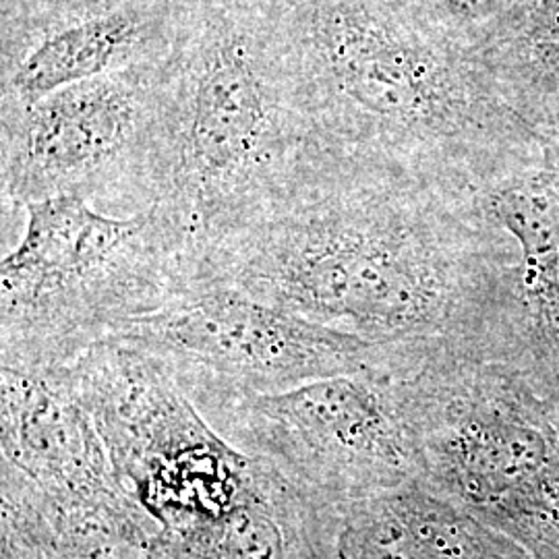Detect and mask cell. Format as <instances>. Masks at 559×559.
Returning a JSON list of instances; mask_svg holds the SVG:
<instances>
[{
	"mask_svg": "<svg viewBox=\"0 0 559 559\" xmlns=\"http://www.w3.org/2000/svg\"><path fill=\"white\" fill-rule=\"evenodd\" d=\"M452 267L436 224L371 162L323 147L276 200L201 249L193 276L376 346L445 325Z\"/></svg>",
	"mask_w": 559,
	"mask_h": 559,
	"instance_id": "1",
	"label": "cell"
},
{
	"mask_svg": "<svg viewBox=\"0 0 559 559\" xmlns=\"http://www.w3.org/2000/svg\"><path fill=\"white\" fill-rule=\"evenodd\" d=\"M323 147L270 2L191 0L166 62L150 205L179 224L193 258L276 200Z\"/></svg>",
	"mask_w": 559,
	"mask_h": 559,
	"instance_id": "2",
	"label": "cell"
},
{
	"mask_svg": "<svg viewBox=\"0 0 559 559\" xmlns=\"http://www.w3.org/2000/svg\"><path fill=\"white\" fill-rule=\"evenodd\" d=\"M23 212V237L0 265V365H67L193 280L191 242L158 205L112 218L59 195Z\"/></svg>",
	"mask_w": 559,
	"mask_h": 559,
	"instance_id": "3",
	"label": "cell"
},
{
	"mask_svg": "<svg viewBox=\"0 0 559 559\" xmlns=\"http://www.w3.org/2000/svg\"><path fill=\"white\" fill-rule=\"evenodd\" d=\"M321 143L367 158L378 141L460 135L454 64L388 0H267Z\"/></svg>",
	"mask_w": 559,
	"mask_h": 559,
	"instance_id": "4",
	"label": "cell"
},
{
	"mask_svg": "<svg viewBox=\"0 0 559 559\" xmlns=\"http://www.w3.org/2000/svg\"><path fill=\"white\" fill-rule=\"evenodd\" d=\"M166 62L80 81L40 100L0 106L2 200L23 210L59 195L150 205Z\"/></svg>",
	"mask_w": 559,
	"mask_h": 559,
	"instance_id": "5",
	"label": "cell"
},
{
	"mask_svg": "<svg viewBox=\"0 0 559 559\" xmlns=\"http://www.w3.org/2000/svg\"><path fill=\"white\" fill-rule=\"evenodd\" d=\"M106 340L162 362L193 404L274 394L376 367L373 344L195 276L164 309Z\"/></svg>",
	"mask_w": 559,
	"mask_h": 559,
	"instance_id": "6",
	"label": "cell"
},
{
	"mask_svg": "<svg viewBox=\"0 0 559 559\" xmlns=\"http://www.w3.org/2000/svg\"><path fill=\"white\" fill-rule=\"evenodd\" d=\"M195 406L224 440L338 508L413 464L399 411L371 371Z\"/></svg>",
	"mask_w": 559,
	"mask_h": 559,
	"instance_id": "7",
	"label": "cell"
},
{
	"mask_svg": "<svg viewBox=\"0 0 559 559\" xmlns=\"http://www.w3.org/2000/svg\"><path fill=\"white\" fill-rule=\"evenodd\" d=\"M191 0H25L0 7V106L170 59Z\"/></svg>",
	"mask_w": 559,
	"mask_h": 559,
	"instance_id": "8",
	"label": "cell"
},
{
	"mask_svg": "<svg viewBox=\"0 0 559 559\" xmlns=\"http://www.w3.org/2000/svg\"><path fill=\"white\" fill-rule=\"evenodd\" d=\"M2 462L59 501L92 500L120 487L71 367L0 365Z\"/></svg>",
	"mask_w": 559,
	"mask_h": 559,
	"instance_id": "9",
	"label": "cell"
},
{
	"mask_svg": "<svg viewBox=\"0 0 559 559\" xmlns=\"http://www.w3.org/2000/svg\"><path fill=\"white\" fill-rule=\"evenodd\" d=\"M338 559H468L460 520L420 491L367 496L338 508Z\"/></svg>",
	"mask_w": 559,
	"mask_h": 559,
	"instance_id": "10",
	"label": "cell"
},
{
	"mask_svg": "<svg viewBox=\"0 0 559 559\" xmlns=\"http://www.w3.org/2000/svg\"><path fill=\"white\" fill-rule=\"evenodd\" d=\"M17 2H25V0H0V7H7V4H17Z\"/></svg>",
	"mask_w": 559,
	"mask_h": 559,
	"instance_id": "11",
	"label": "cell"
}]
</instances>
